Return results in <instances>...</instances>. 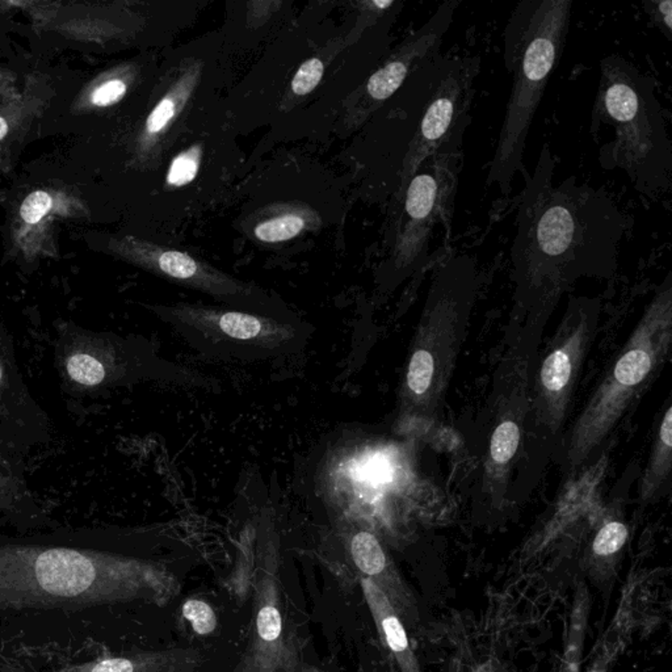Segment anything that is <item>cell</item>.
<instances>
[{
	"label": "cell",
	"mask_w": 672,
	"mask_h": 672,
	"mask_svg": "<svg viewBox=\"0 0 672 672\" xmlns=\"http://www.w3.org/2000/svg\"><path fill=\"white\" fill-rule=\"evenodd\" d=\"M326 221L320 210L301 200L263 204L247 216V235L260 245L292 242L301 235L318 232Z\"/></svg>",
	"instance_id": "14"
},
{
	"label": "cell",
	"mask_w": 672,
	"mask_h": 672,
	"mask_svg": "<svg viewBox=\"0 0 672 672\" xmlns=\"http://www.w3.org/2000/svg\"><path fill=\"white\" fill-rule=\"evenodd\" d=\"M8 133V123L5 122L3 117H0V141H2L3 138H4L5 136H7Z\"/></svg>",
	"instance_id": "26"
},
{
	"label": "cell",
	"mask_w": 672,
	"mask_h": 672,
	"mask_svg": "<svg viewBox=\"0 0 672 672\" xmlns=\"http://www.w3.org/2000/svg\"><path fill=\"white\" fill-rule=\"evenodd\" d=\"M36 577L49 594L71 597L91 587L96 569L79 551L51 549L43 551L36 561Z\"/></svg>",
	"instance_id": "16"
},
{
	"label": "cell",
	"mask_w": 672,
	"mask_h": 672,
	"mask_svg": "<svg viewBox=\"0 0 672 672\" xmlns=\"http://www.w3.org/2000/svg\"><path fill=\"white\" fill-rule=\"evenodd\" d=\"M556 159L545 144L526 186L511 249L517 309L529 326L549 317L581 277L611 279L629 227L605 189L566 178L554 184Z\"/></svg>",
	"instance_id": "1"
},
{
	"label": "cell",
	"mask_w": 672,
	"mask_h": 672,
	"mask_svg": "<svg viewBox=\"0 0 672 672\" xmlns=\"http://www.w3.org/2000/svg\"><path fill=\"white\" fill-rule=\"evenodd\" d=\"M629 531L628 526L619 519H607L603 521L599 531L595 534L592 542V550L597 557H611L619 553L627 542Z\"/></svg>",
	"instance_id": "19"
},
{
	"label": "cell",
	"mask_w": 672,
	"mask_h": 672,
	"mask_svg": "<svg viewBox=\"0 0 672 672\" xmlns=\"http://www.w3.org/2000/svg\"><path fill=\"white\" fill-rule=\"evenodd\" d=\"M128 92V84L123 79H111L100 84L92 93V103L96 107H109L120 103Z\"/></svg>",
	"instance_id": "24"
},
{
	"label": "cell",
	"mask_w": 672,
	"mask_h": 672,
	"mask_svg": "<svg viewBox=\"0 0 672 672\" xmlns=\"http://www.w3.org/2000/svg\"><path fill=\"white\" fill-rule=\"evenodd\" d=\"M249 542L252 587L251 638L237 672H297L295 647L285 622L279 549L273 534L252 532Z\"/></svg>",
	"instance_id": "11"
},
{
	"label": "cell",
	"mask_w": 672,
	"mask_h": 672,
	"mask_svg": "<svg viewBox=\"0 0 672 672\" xmlns=\"http://www.w3.org/2000/svg\"><path fill=\"white\" fill-rule=\"evenodd\" d=\"M245 158L224 101L204 112L153 164L156 221L175 245L184 225L226 200Z\"/></svg>",
	"instance_id": "7"
},
{
	"label": "cell",
	"mask_w": 672,
	"mask_h": 672,
	"mask_svg": "<svg viewBox=\"0 0 672 672\" xmlns=\"http://www.w3.org/2000/svg\"><path fill=\"white\" fill-rule=\"evenodd\" d=\"M67 372L75 383L96 386L106 378V367L87 353H75L67 360Z\"/></svg>",
	"instance_id": "21"
},
{
	"label": "cell",
	"mask_w": 672,
	"mask_h": 672,
	"mask_svg": "<svg viewBox=\"0 0 672 672\" xmlns=\"http://www.w3.org/2000/svg\"><path fill=\"white\" fill-rule=\"evenodd\" d=\"M481 59L438 54L422 63L375 114L367 131L369 189L389 210L421 164L470 125Z\"/></svg>",
	"instance_id": "2"
},
{
	"label": "cell",
	"mask_w": 672,
	"mask_h": 672,
	"mask_svg": "<svg viewBox=\"0 0 672 672\" xmlns=\"http://www.w3.org/2000/svg\"><path fill=\"white\" fill-rule=\"evenodd\" d=\"M51 196L45 191H36L24 200L20 208L21 218L28 225H36L51 210Z\"/></svg>",
	"instance_id": "23"
},
{
	"label": "cell",
	"mask_w": 672,
	"mask_h": 672,
	"mask_svg": "<svg viewBox=\"0 0 672 672\" xmlns=\"http://www.w3.org/2000/svg\"><path fill=\"white\" fill-rule=\"evenodd\" d=\"M672 469V406L668 403L662 416L657 435L652 441L649 462L642 474L640 502L650 504L662 495L666 482L670 479Z\"/></svg>",
	"instance_id": "18"
},
{
	"label": "cell",
	"mask_w": 672,
	"mask_h": 672,
	"mask_svg": "<svg viewBox=\"0 0 672 672\" xmlns=\"http://www.w3.org/2000/svg\"><path fill=\"white\" fill-rule=\"evenodd\" d=\"M652 13L654 15V20L657 23H662L660 29L665 31L668 40H672V2L671 0H663V2H652Z\"/></svg>",
	"instance_id": "25"
},
{
	"label": "cell",
	"mask_w": 672,
	"mask_h": 672,
	"mask_svg": "<svg viewBox=\"0 0 672 672\" xmlns=\"http://www.w3.org/2000/svg\"><path fill=\"white\" fill-rule=\"evenodd\" d=\"M463 137L447 142L421 164L389 210V277L400 281L427 265L436 225L451 234L455 197L462 170Z\"/></svg>",
	"instance_id": "8"
},
{
	"label": "cell",
	"mask_w": 672,
	"mask_h": 672,
	"mask_svg": "<svg viewBox=\"0 0 672 672\" xmlns=\"http://www.w3.org/2000/svg\"><path fill=\"white\" fill-rule=\"evenodd\" d=\"M478 287V271L468 255H454L436 267L400 383L399 428L440 415Z\"/></svg>",
	"instance_id": "5"
},
{
	"label": "cell",
	"mask_w": 672,
	"mask_h": 672,
	"mask_svg": "<svg viewBox=\"0 0 672 672\" xmlns=\"http://www.w3.org/2000/svg\"><path fill=\"white\" fill-rule=\"evenodd\" d=\"M572 0H521L503 35L504 67L512 89L487 174L486 186L511 192L518 175L526 177L524 152L537 109L558 66L572 23Z\"/></svg>",
	"instance_id": "4"
},
{
	"label": "cell",
	"mask_w": 672,
	"mask_h": 672,
	"mask_svg": "<svg viewBox=\"0 0 672 672\" xmlns=\"http://www.w3.org/2000/svg\"><path fill=\"white\" fill-rule=\"evenodd\" d=\"M156 312L194 344L214 353L265 358L300 342V328L288 318L238 307L179 303Z\"/></svg>",
	"instance_id": "10"
},
{
	"label": "cell",
	"mask_w": 672,
	"mask_h": 672,
	"mask_svg": "<svg viewBox=\"0 0 672 672\" xmlns=\"http://www.w3.org/2000/svg\"><path fill=\"white\" fill-rule=\"evenodd\" d=\"M183 616L199 635H210L217 628V616L207 602L189 599L183 605Z\"/></svg>",
	"instance_id": "22"
},
{
	"label": "cell",
	"mask_w": 672,
	"mask_h": 672,
	"mask_svg": "<svg viewBox=\"0 0 672 672\" xmlns=\"http://www.w3.org/2000/svg\"><path fill=\"white\" fill-rule=\"evenodd\" d=\"M528 345H518L515 356L504 367L501 391L496 399V415L491 432L489 454L485 461V490L491 498L501 499L507 486L510 470L526 435L531 403L529 391Z\"/></svg>",
	"instance_id": "12"
},
{
	"label": "cell",
	"mask_w": 672,
	"mask_h": 672,
	"mask_svg": "<svg viewBox=\"0 0 672 672\" xmlns=\"http://www.w3.org/2000/svg\"><path fill=\"white\" fill-rule=\"evenodd\" d=\"M460 0H446L433 15L407 36L394 51L381 61L359 90L358 116L368 120L385 101L402 87L422 63L441 53L444 38L454 24Z\"/></svg>",
	"instance_id": "13"
},
{
	"label": "cell",
	"mask_w": 672,
	"mask_h": 672,
	"mask_svg": "<svg viewBox=\"0 0 672 672\" xmlns=\"http://www.w3.org/2000/svg\"><path fill=\"white\" fill-rule=\"evenodd\" d=\"M326 63L320 57H312L301 63L289 84L290 98L300 100L317 89L325 74Z\"/></svg>",
	"instance_id": "20"
},
{
	"label": "cell",
	"mask_w": 672,
	"mask_h": 672,
	"mask_svg": "<svg viewBox=\"0 0 672 672\" xmlns=\"http://www.w3.org/2000/svg\"><path fill=\"white\" fill-rule=\"evenodd\" d=\"M361 589L383 644L403 672H419L399 613L385 592L368 578H360Z\"/></svg>",
	"instance_id": "17"
},
{
	"label": "cell",
	"mask_w": 672,
	"mask_h": 672,
	"mask_svg": "<svg viewBox=\"0 0 672 672\" xmlns=\"http://www.w3.org/2000/svg\"><path fill=\"white\" fill-rule=\"evenodd\" d=\"M671 347L672 273H668L567 433L564 443L567 478L594 462L630 407L662 372Z\"/></svg>",
	"instance_id": "6"
},
{
	"label": "cell",
	"mask_w": 672,
	"mask_h": 672,
	"mask_svg": "<svg viewBox=\"0 0 672 672\" xmlns=\"http://www.w3.org/2000/svg\"><path fill=\"white\" fill-rule=\"evenodd\" d=\"M597 298L572 297L534 372L526 426L544 439L561 435L599 323Z\"/></svg>",
	"instance_id": "9"
},
{
	"label": "cell",
	"mask_w": 672,
	"mask_h": 672,
	"mask_svg": "<svg viewBox=\"0 0 672 672\" xmlns=\"http://www.w3.org/2000/svg\"><path fill=\"white\" fill-rule=\"evenodd\" d=\"M589 130H610L611 138L597 144L603 169L621 170L650 200L670 191L672 142L654 79L617 54L600 62Z\"/></svg>",
	"instance_id": "3"
},
{
	"label": "cell",
	"mask_w": 672,
	"mask_h": 672,
	"mask_svg": "<svg viewBox=\"0 0 672 672\" xmlns=\"http://www.w3.org/2000/svg\"><path fill=\"white\" fill-rule=\"evenodd\" d=\"M0 381H2V367H0Z\"/></svg>",
	"instance_id": "27"
},
{
	"label": "cell",
	"mask_w": 672,
	"mask_h": 672,
	"mask_svg": "<svg viewBox=\"0 0 672 672\" xmlns=\"http://www.w3.org/2000/svg\"><path fill=\"white\" fill-rule=\"evenodd\" d=\"M343 540L360 578H368L380 587L398 613L405 614L407 599L402 583L377 534L363 524L350 523L343 532Z\"/></svg>",
	"instance_id": "15"
}]
</instances>
